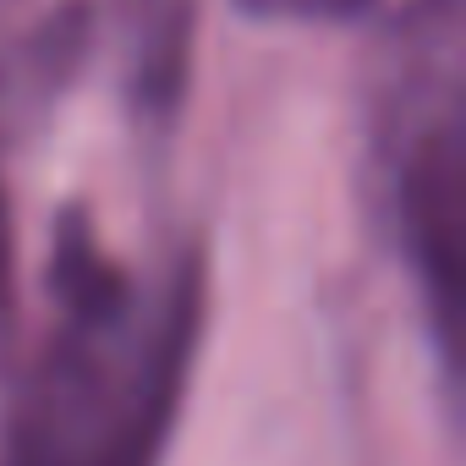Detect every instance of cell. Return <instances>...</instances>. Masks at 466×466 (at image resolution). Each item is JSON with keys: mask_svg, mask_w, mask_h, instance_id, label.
Segmentation results:
<instances>
[{"mask_svg": "<svg viewBox=\"0 0 466 466\" xmlns=\"http://www.w3.org/2000/svg\"><path fill=\"white\" fill-rule=\"evenodd\" d=\"M56 286L66 335L28 384L6 466H159L198 351V269L181 264L143 302L77 230L61 242Z\"/></svg>", "mask_w": 466, "mask_h": 466, "instance_id": "obj_1", "label": "cell"}, {"mask_svg": "<svg viewBox=\"0 0 466 466\" xmlns=\"http://www.w3.org/2000/svg\"><path fill=\"white\" fill-rule=\"evenodd\" d=\"M400 208H406V242L417 253V275L433 302V324L450 340L455 302H461V137L455 127H439L417 148L400 181Z\"/></svg>", "mask_w": 466, "mask_h": 466, "instance_id": "obj_2", "label": "cell"}, {"mask_svg": "<svg viewBox=\"0 0 466 466\" xmlns=\"http://www.w3.org/2000/svg\"><path fill=\"white\" fill-rule=\"evenodd\" d=\"M253 17H297V23H335L362 12L368 0H242Z\"/></svg>", "mask_w": 466, "mask_h": 466, "instance_id": "obj_3", "label": "cell"}]
</instances>
